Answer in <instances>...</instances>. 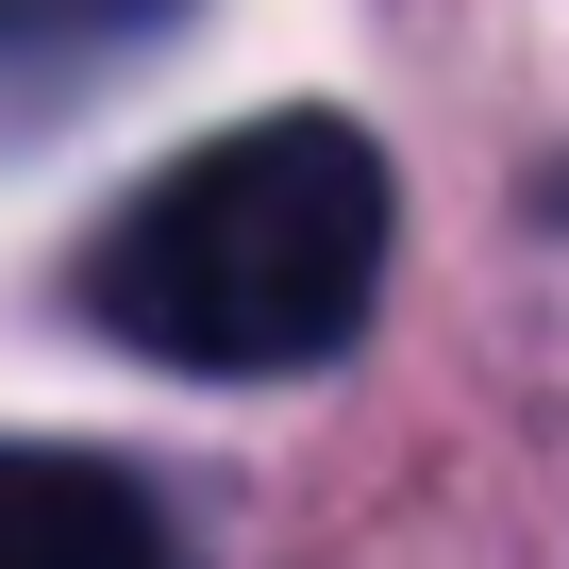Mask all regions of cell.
Masks as SVG:
<instances>
[{"label": "cell", "instance_id": "7a4b0ae2", "mask_svg": "<svg viewBox=\"0 0 569 569\" xmlns=\"http://www.w3.org/2000/svg\"><path fill=\"white\" fill-rule=\"evenodd\" d=\"M0 569H168V519L101 452H0Z\"/></svg>", "mask_w": 569, "mask_h": 569}, {"label": "cell", "instance_id": "6da1fadb", "mask_svg": "<svg viewBox=\"0 0 569 569\" xmlns=\"http://www.w3.org/2000/svg\"><path fill=\"white\" fill-rule=\"evenodd\" d=\"M386 284V151L352 118H234L151 168L101 251L84 319L151 369H319Z\"/></svg>", "mask_w": 569, "mask_h": 569}]
</instances>
